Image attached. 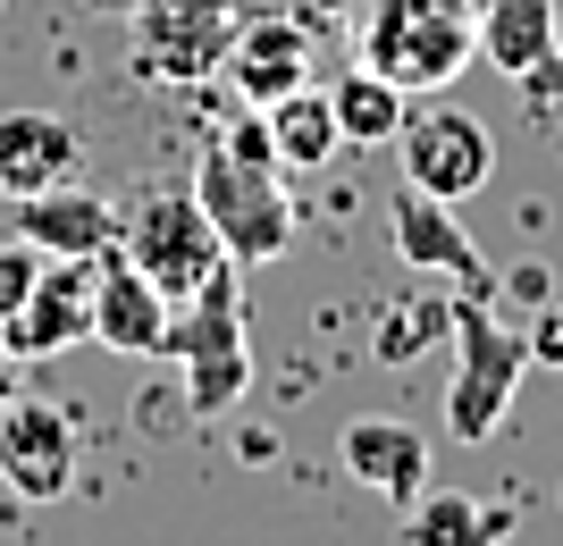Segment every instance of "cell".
Instances as JSON below:
<instances>
[{
	"mask_svg": "<svg viewBox=\"0 0 563 546\" xmlns=\"http://www.w3.org/2000/svg\"><path fill=\"white\" fill-rule=\"evenodd\" d=\"M329 110H336V135L353 143V152H371V143H396L404 119H412V93H404L396 76H378L371 59L353 76H336L329 85Z\"/></svg>",
	"mask_w": 563,
	"mask_h": 546,
	"instance_id": "cell-17",
	"label": "cell"
},
{
	"mask_svg": "<svg viewBox=\"0 0 563 546\" xmlns=\"http://www.w3.org/2000/svg\"><path fill=\"white\" fill-rule=\"evenodd\" d=\"M336 463H345L371 497H387L404 513V504L429 488V437L412 421H387V412H371V421H345V437H336Z\"/></svg>",
	"mask_w": 563,
	"mask_h": 546,
	"instance_id": "cell-12",
	"label": "cell"
},
{
	"mask_svg": "<svg viewBox=\"0 0 563 546\" xmlns=\"http://www.w3.org/2000/svg\"><path fill=\"white\" fill-rule=\"evenodd\" d=\"M446 336H454V387H446V437L454 446H488L505 412H514V387L530 370V345L521 328L496 311V294L479 286H454L446 294Z\"/></svg>",
	"mask_w": 563,
	"mask_h": 546,
	"instance_id": "cell-2",
	"label": "cell"
},
{
	"mask_svg": "<svg viewBox=\"0 0 563 546\" xmlns=\"http://www.w3.org/2000/svg\"><path fill=\"white\" fill-rule=\"evenodd\" d=\"M488 294H505V303H521V311H539V303H547V269L521 261V269H505V286H488Z\"/></svg>",
	"mask_w": 563,
	"mask_h": 546,
	"instance_id": "cell-22",
	"label": "cell"
},
{
	"mask_svg": "<svg viewBox=\"0 0 563 546\" xmlns=\"http://www.w3.org/2000/svg\"><path fill=\"white\" fill-rule=\"evenodd\" d=\"M0 488L18 504H59L76 488V428L43 395H9L0 404Z\"/></svg>",
	"mask_w": 563,
	"mask_h": 546,
	"instance_id": "cell-7",
	"label": "cell"
},
{
	"mask_svg": "<svg viewBox=\"0 0 563 546\" xmlns=\"http://www.w3.org/2000/svg\"><path fill=\"white\" fill-rule=\"evenodd\" d=\"M396 253H404V269H421V278H454V286H479V294H488V261H479V244L463 236L454 202H438V193H421V186H404V202H396Z\"/></svg>",
	"mask_w": 563,
	"mask_h": 546,
	"instance_id": "cell-13",
	"label": "cell"
},
{
	"mask_svg": "<svg viewBox=\"0 0 563 546\" xmlns=\"http://www.w3.org/2000/svg\"><path fill=\"white\" fill-rule=\"evenodd\" d=\"M18 236L34 244L43 261H101V253H118V236H126V211L68 177V186L25 193L18 202Z\"/></svg>",
	"mask_w": 563,
	"mask_h": 546,
	"instance_id": "cell-10",
	"label": "cell"
},
{
	"mask_svg": "<svg viewBox=\"0 0 563 546\" xmlns=\"http://www.w3.org/2000/svg\"><path fill=\"white\" fill-rule=\"evenodd\" d=\"M18 370H25V361L9 354V345H0V404H9V395H18Z\"/></svg>",
	"mask_w": 563,
	"mask_h": 546,
	"instance_id": "cell-23",
	"label": "cell"
},
{
	"mask_svg": "<svg viewBox=\"0 0 563 546\" xmlns=\"http://www.w3.org/2000/svg\"><path fill=\"white\" fill-rule=\"evenodd\" d=\"M479 51L505 76H547L563 59V9L555 0H479Z\"/></svg>",
	"mask_w": 563,
	"mask_h": 546,
	"instance_id": "cell-14",
	"label": "cell"
},
{
	"mask_svg": "<svg viewBox=\"0 0 563 546\" xmlns=\"http://www.w3.org/2000/svg\"><path fill=\"white\" fill-rule=\"evenodd\" d=\"M93 336V261H43L34 294L0 320V345L18 361H59Z\"/></svg>",
	"mask_w": 563,
	"mask_h": 546,
	"instance_id": "cell-8",
	"label": "cell"
},
{
	"mask_svg": "<svg viewBox=\"0 0 563 546\" xmlns=\"http://www.w3.org/2000/svg\"><path fill=\"white\" fill-rule=\"evenodd\" d=\"M261 135H269V152H278L286 177H311V168H329L336 152H345V135H336V110L320 85H295V93L261 101Z\"/></svg>",
	"mask_w": 563,
	"mask_h": 546,
	"instance_id": "cell-15",
	"label": "cell"
},
{
	"mask_svg": "<svg viewBox=\"0 0 563 546\" xmlns=\"http://www.w3.org/2000/svg\"><path fill=\"white\" fill-rule=\"evenodd\" d=\"M118 253H126L143 278L161 286L168 303H186L202 278H219V269L235 261L228 244H219L211 211H202L194 193H152V202H135V211H126V236H118Z\"/></svg>",
	"mask_w": 563,
	"mask_h": 546,
	"instance_id": "cell-5",
	"label": "cell"
},
{
	"mask_svg": "<svg viewBox=\"0 0 563 546\" xmlns=\"http://www.w3.org/2000/svg\"><path fill=\"white\" fill-rule=\"evenodd\" d=\"M404 530L412 538H488V530H514V513H488V504L454 497V488H421L404 504Z\"/></svg>",
	"mask_w": 563,
	"mask_h": 546,
	"instance_id": "cell-18",
	"label": "cell"
},
{
	"mask_svg": "<svg viewBox=\"0 0 563 546\" xmlns=\"http://www.w3.org/2000/svg\"><path fill=\"white\" fill-rule=\"evenodd\" d=\"M76 168H85V135L59 110H0V193L9 202L68 186Z\"/></svg>",
	"mask_w": 563,
	"mask_h": 546,
	"instance_id": "cell-11",
	"label": "cell"
},
{
	"mask_svg": "<svg viewBox=\"0 0 563 546\" xmlns=\"http://www.w3.org/2000/svg\"><path fill=\"white\" fill-rule=\"evenodd\" d=\"M362 59L396 76L404 93H446L479 59V0H371Z\"/></svg>",
	"mask_w": 563,
	"mask_h": 546,
	"instance_id": "cell-3",
	"label": "cell"
},
{
	"mask_svg": "<svg viewBox=\"0 0 563 546\" xmlns=\"http://www.w3.org/2000/svg\"><path fill=\"white\" fill-rule=\"evenodd\" d=\"M194 202L211 211L219 244H228L235 261H278L286 244H295V193H286V168L261 135V110L235 126L228 143L202 152L194 168Z\"/></svg>",
	"mask_w": 563,
	"mask_h": 546,
	"instance_id": "cell-1",
	"label": "cell"
},
{
	"mask_svg": "<svg viewBox=\"0 0 563 546\" xmlns=\"http://www.w3.org/2000/svg\"><path fill=\"white\" fill-rule=\"evenodd\" d=\"M521 345H530V361L563 370V311H555V303H539V311H530V336H521Z\"/></svg>",
	"mask_w": 563,
	"mask_h": 546,
	"instance_id": "cell-21",
	"label": "cell"
},
{
	"mask_svg": "<svg viewBox=\"0 0 563 546\" xmlns=\"http://www.w3.org/2000/svg\"><path fill=\"white\" fill-rule=\"evenodd\" d=\"M421 336H446V303H421V294H404V303L378 311V361H412V354H429Z\"/></svg>",
	"mask_w": 563,
	"mask_h": 546,
	"instance_id": "cell-19",
	"label": "cell"
},
{
	"mask_svg": "<svg viewBox=\"0 0 563 546\" xmlns=\"http://www.w3.org/2000/svg\"><path fill=\"white\" fill-rule=\"evenodd\" d=\"M228 76L244 85V101H278V93H295V85H311V51H303V34L286 18H253L244 34L228 43Z\"/></svg>",
	"mask_w": 563,
	"mask_h": 546,
	"instance_id": "cell-16",
	"label": "cell"
},
{
	"mask_svg": "<svg viewBox=\"0 0 563 546\" xmlns=\"http://www.w3.org/2000/svg\"><path fill=\"white\" fill-rule=\"evenodd\" d=\"M168 320H177V303H168L161 286L143 278L126 253H101L93 261V345L101 354L161 361L168 354Z\"/></svg>",
	"mask_w": 563,
	"mask_h": 546,
	"instance_id": "cell-9",
	"label": "cell"
},
{
	"mask_svg": "<svg viewBox=\"0 0 563 546\" xmlns=\"http://www.w3.org/2000/svg\"><path fill=\"white\" fill-rule=\"evenodd\" d=\"M244 261H228L219 278H202L168 320V361H186V404L228 421L253 387V345H244Z\"/></svg>",
	"mask_w": 563,
	"mask_h": 546,
	"instance_id": "cell-4",
	"label": "cell"
},
{
	"mask_svg": "<svg viewBox=\"0 0 563 546\" xmlns=\"http://www.w3.org/2000/svg\"><path fill=\"white\" fill-rule=\"evenodd\" d=\"M34 278H43V253H34L25 236H9V244H0V320L34 294Z\"/></svg>",
	"mask_w": 563,
	"mask_h": 546,
	"instance_id": "cell-20",
	"label": "cell"
},
{
	"mask_svg": "<svg viewBox=\"0 0 563 546\" xmlns=\"http://www.w3.org/2000/svg\"><path fill=\"white\" fill-rule=\"evenodd\" d=\"M396 160H404V186L438 193V202H471V193L496 177V135L488 119H471V110H412L396 135Z\"/></svg>",
	"mask_w": 563,
	"mask_h": 546,
	"instance_id": "cell-6",
	"label": "cell"
}]
</instances>
